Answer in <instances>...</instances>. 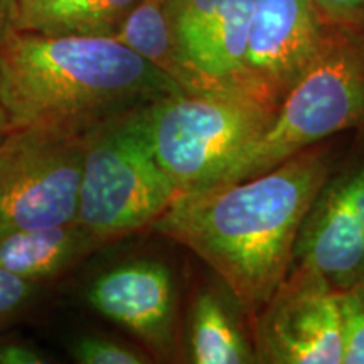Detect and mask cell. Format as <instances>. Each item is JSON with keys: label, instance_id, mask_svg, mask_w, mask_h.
<instances>
[{"label": "cell", "instance_id": "13", "mask_svg": "<svg viewBox=\"0 0 364 364\" xmlns=\"http://www.w3.org/2000/svg\"><path fill=\"white\" fill-rule=\"evenodd\" d=\"M139 0H19L17 31L115 38Z\"/></svg>", "mask_w": 364, "mask_h": 364}, {"label": "cell", "instance_id": "6", "mask_svg": "<svg viewBox=\"0 0 364 364\" xmlns=\"http://www.w3.org/2000/svg\"><path fill=\"white\" fill-rule=\"evenodd\" d=\"M85 136L11 129L0 140V238L76 221Z\"/></svg>", "mask_w": 364, "mask_h": 364}, {"label": "cell", "instance_id": "20", "mask_svg": "<svg viewBox=\"0 0 364 364\" xmlns=\"http://www.w3.org/2000/svg\"><path fill=\"white\" fill-rule=\"evenodd\" d=\"M329 26L354 27L364 22V0H312Z\"/></svg>", "mask_w": 364, "mask_h": 364}, {"label": "cell", "instance_id": "17", "mask_svg": "<svg viewBox=\"0 0 364 364\" xmlns=\"http://www.w3.org/2000/svg\"><path fill=\"white\" fill-rule=\"evenodd\" d=\"M343 363L364 364V279L341 292Z\"/></svg>", "mask_w": 364, "mask_h": 364}, {"label": "cell", "instance_id": "14", "mask_svg": "<svg viewBox=\"0 0 364 364\" xmlns=\"http://www.w3.org/2000/svg\"><path fill=\"white\" fill-rule=\"evenodd\" d=\"M115 38L169 75L186 93L196 95L193 73L172 31L167 0H139L127 14Z\"/></svg>", "mask_w": 364, "mask_h": 364}, {"label": "cell", "instance_id": "9", "mask_svg": "<svg viewBox=\"0 0 364 364\" xmlns=\"http://www.w3.org/2000/svg\"><path fill=\"white\" fill-rule=\"evenodd\" d=\"M302 273L349 287L364 277V166L318 194L300 228Z\"/></svg>", "mask_w": 364, "mask_h": 364}, {"label": "cell", "instance_id": "11", "mask_svg": "<svg viewBox=\"0 0 364 364\" xmlns=\"http://www.w3.org/2000/svg\"><path fill=\"white\" fill-rule=\"evenodd\" d=\"M253 7L255 0H221L189 61L198 95L243 93L240 81Z\"/></svg>", "mask_w": 364, "mask_h": 364}, {"label": "cell", "instance_id": "7", "mask_svg": "<svg viewBox=\"0 0 364 364\" xmlns=\"http://www.w3.org/2000/svg\"><path fill=\"white\" fill-rule=\"evenodd\" d=\"M327 26L312 0H255L240 90L279 105L322 51Z\"/></svg>", "mask_w": 364, "mask_h": 364}, {"label": "cell", "instance_id": "1", "mask_svg": "<svg viewBox=\"0 0 364 364\" xmlns=\"http://www.w3.org/2000/svg\"><path fill=\"white\" fill-rule=\"evenodd\" d=\"M326 179L324 154L304 150L250 179L177 196L152 226L198 255L240 304L257 311L284 285L300 228Z\"/></svg>", "mask_w": 364, "mask_h": 364}, {"label": "cell", "instance_id": "5", "mask_svg": "<svg viewBox=\"0 0 364 364\" xmlns=\"http://www.w3.org/2000/svg\"><path fill=\"white\" fill-rule=\"evenodd\" d=\"M332 27L322 51L285 95L270 125L216 188L275 169L364 117V43L351 33L353 27Z\"/></svg>", "mask_w": 364, "mask_h": 364}, {"label": "cell", "instance_id": "2", "mask_svg": "<svg viewBox=\"0 0 364 364\" xmlns=\"http://www.w3.org/2000/svg\"><path fill=\"white\" fill-rule=\"evenodd\" d=\"M179 93L169 75L110 36L16 31L0 44V103L11 129L85 136Z\"/></svg>", "mask_w": 364, "mask_h": 364}, {"label": "cell", "instance_id": "15", "mask_svg": "<svg viewBox=\"0 0 364 364\" xmlns=\"http://www.w3.org/2000/svg\"><path fill=\"white\" fill-rule=\"evenodd\" d=\"M191 356L196 364L253 361L252 351L241 338L233 318L213 294H201L194 304L191 318Z\"/></svg>", "mask_w": 364, "mask_h": 364}, {"label": "cell", "instance_id": "19", "mask_svg": "<svg viewBox=\"0 0 364 364\" xmlns=\"http://www.w3.org/2000/svg\"><path fill=\"white\" fill-rule=\"evenodd\" d=\"M34 282L24 280L6 270H0V326L12 321L24 311L34 295Z\"/></svg>", "mask_w": 364, "mask_h": 364}, {"label": "cell", "instance_id": "22", "mask_svg": "<svg viewBox=\"0 0 364 364\" xmlns=\"http://www.w3.org/2000/svg\"><path fill=\"white\" fill-rule=\"evenodd\" d=\"M19 0H0V44L17 31Z\"/></svg>", "mask_w": 364, "mask_h": 364}, {"label": "cell", "instance_id": "23", "mask_svg": "<svg viewBox=\"0 0 364 364\" xmlns=\"http://www.w3.org/2000/svg\"><path fill=\"white\" fill-rule=\"evenodd\" d=\"M9 132H11V124H9L6 110H4L2 103H0V140H2Z\"/></svg>", "mask_w": 364, "mask_h": 364}, {"label": "cell", "instance_id": "10", "mask_svg": "<svg viewBox=\"0 0 364 364\" xmlns=\"http://www.w3.org/2000/svg\"><path fill=\"white\" fill-rule=\"evenodd\" d=\"M90 307L135 334L157 356L174 348L176 292L169 268L136 260L113 267L86 292Z\"/></svg>", "mask_w": 364, "mask_h": 364}, {"label": "cell", "instance_id": "16", "mask_svg": "<svg viewBox=\"0 0 364 364\" xmlns=\"http://www.w3.org/2000/svg\"><path fill=\"white\" fill-rule=\"evenodd\" d=\"M220 4L221 0H167L172 31H174L176 41L189 71V61L196 51V46ZM196 95H198V88H196Z\"/></svg>", "mask_w": 364, "mask_h": 364}, {"label": "cell", "instance_id": "18", "mask_svg": "<svg viewBox=\"0 0 364 364\" xmlns=\"http://www.w3.org/2000/svg\"><path fill=\"white\" fill-rule=\"evenodd\" d=\"M71 356L80 364H144L149 358L139 349L130 348L124 343L85 336L73 344Z\"/></svg>", "mask_w": 364, "mask_h": 364}, {"label": "cell", "instance_id": "12", "mask_svg": "<svg viewBox=\"0 0 364 364\" xmlns=\"http://www.w3.org/2000/svg\"><path fill=\"white\" fill-rule=\"evenodd\" d=\"M97 250L78 221L31 228L0 238V270L36 284L61 275Z\"/></svg>", "mask_w": 364, "mask_h": 364}, {"label": "cell", "instance_id": "3", "mask_svg": "<svg viewBox=\"0 0 364 364\" xmlns=\"http://www.w3.org/2000/svg\"><path fill=\"white\" fill-rule=\"evenodd\" d=\"M279 105L245 93H179L142 110L154 157L181 194L216 188Z\"/></svg>", "mask_w": 364, "mask_h": 364}, {"label": "cell", "instance_id": "21", "mask_svg": "<svg viewBox=\"0 0 364 364\" xmlns=\"http://www.w3.org/2000/svg\"><path fill=\"white\" fill-rule=\"evenodd\" d=\"M51 363L41 349L22 341H0V364H48Z\"/></svg>", "mask_w": 364, "mask_h": 364}, {"label": "cell", "instance_id": "8", "mask_svg": "<svg viewBox=\"0 0 364 364\" xmlns=\"http://www.w3.org/2000/svg\"><path fill=\"white\" fill-rule=\"evenodd\" d=\"M262 326V348L272 363L343 364L341 292L302 273L280 287Z\"/></svg>", "mask_w": 364, "mask_h": 364}, {"label": "cell", "instance_id": "4", "mask_svg": "<svg viewBox=\"0 0 364 364\" xmlns=\"http://www.w3.org/2000/svg\"><path fill=\"white\" fill-rule=\"evenodd\" d=\"M142 110L85 135L76 221L100 248L154 225L179 196L154 157Z\"/></svg>", "mask_w": 364, "mask_h": 364}]
</instances>
